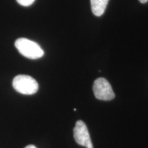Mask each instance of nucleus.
<instances>
[{
	"instance_id": "nucleus-1",
	"label": "nucleus",
	"mask_w": 148,
	"mask_h": 148,
	"mask_svg": "<svg viewBox=\"0 0 148 148\" xmlns=\"http://www.w3.org/2000/svg\"><path fill=\"white\" fill-rule=\"evenodd\" d=\"M15 47L22 56L29 59H38L44 55V51L38 44L25 38H18L15 41Z\"/></svg>"
},
{
	"instance_id": "nucleus-2",
	"label": "nucleus",
	"mask_w": 148,
	"mask_h": 148,
	"mask_svg": "<svg viewBox=\"0 0 148 148\" xmlns=\"http://www.w3.org/2000/svg\"><path fill=\"white\" fill-rule=\"evenodd\" d=\"M12 86L16 91L23 95H33L38 90V84L32 77L18 75L13 79Z\"/></svg>"
},
{
	"instance_id": "nucleus-3",
	"label": "nucleus",
	"mask_w": 148,
	"mask_h": 148,
	"mask_svg": "<svg viewBox=\"0 0 148 148\" xmlns=\"http://www.w3.org/2000/svg\"><path fill=\"white\" fill-rule=\"evenodd\" d=\"M92 89L94 95L99 100L110 101L115 97L110 83L106 79L103 77H99L96 79L94 82Z\"/></svg>"
},
{
	"instance_id": "nucleus-4",
	"label": "nucleus",
	"mask_w": 148,
	"mask_h": 148,
	"mask_svg": "<svg viewBox=\"0 0 148 148\" xmlns=\"http://www.w3.org/2000/svg\"><path fill=\"white\" fill-rule=\"evenodd\" d=\"M73 136L78 145L86 148H93L89 132L84 121L79 120L76 122L73 129Z\"/></svg>"
},
{
	"instance_id": "nucleus-5",
	"label": "nucleus",
	"mask_w": 148,
	"mask_h": 148,
	"mask_svg": "<svg viewBox=\"0 0 148 148\" xmlns=\"http://www.w3.org/2000/svg\"><path fill=\"white\" fill-rule=\"evenodd\" d=\"M109 0H90L92 13L97 16H100L104 13Z\"/></svg>"
},
{
	"instance_id": "nucleus-6",
	"label": "nucleus",
	"mask_w": 148,
	"mask_h": 148,
	"mask_svg": "<svg viewBox=\"0 0 148 148\" xmlns=\"http://www.w3.org/2000/svg\"><path fill=\"white\" fill-rule=\"evenodd\" d=\"M35 0H16V1L19 3L20 5H23V6H29L32 5L34 2Z\"/></svg>"
},
{
	"instance_id": "nucleus-7",
	"label": "nucleus",
	"mask_w": 148,
	"mask_h": 148,
	"mask_svg": "<svg viewBox=\"0 0 148 148\" xmlns=\"http://www.w3.org/2000/svg\"><path fill=\"white\" fill-rule=\"evenodd\" d=\"M25 148H37V147H36V146H34L33 145H29L26 146Z\"/></svg>"
},
{
	"instance_id": "nucleus-8",
	"label": "nucleus",
	"mask_w": 148,
	"mask_h": 148,
	"mask_svg": "<svg viewBox=\"0 0 148 148\" xmlns=\"http://www.w3.org/2000/svg\"><path fill=\"white\" fill-rule=\"evenodd\" d=\"M139 1L141 3H145L148 1V0H139Z\"/></svg>"
}]
</instances>
